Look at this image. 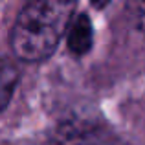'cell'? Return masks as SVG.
<instances>
[{"label":"cell","mask_w":145,"mask_h":145,"mask_svg":"<svg viewBox=\"0 0 145 145\" xmlns=\"http://www.w3.org/2000/svg\"><path fill=\"white\" fill-rule=\"evenodd\" d=\"M75 4L68 0H35L18 11L9 33L15 57L24 63L46 61L57 50L74 18Z\"/></svg>","instance_id":"6da1fadb"},{"label":"cell","mask_w":145,"mask_h":145,"mask_svg":"<svg viewBox=\"0 0 145 145\" xmlns=\"http://www.w3.org/2000/svg\"><path fill=\"white\" fill-rule=\"evenodd\" d=\"M57 145H129L94 125L68 123L59 131Z\"/></svg>","instance_id":"7a4b0ae2"},{"label":"cell","mask_w":145,"mask_h":145,"mask_svg":"<svg viewBox=\"0 0 145 145\" xmlns=\"http://www.w3.org/2000/svg\"><path fill=\"white\" fill-rule=\"evenodd\" d=\"M68 39V48L75 55H85L92 48L94 40V29H92V20L85 11H79L74 15L70 22V28L66 33Z\"/></svg>","instance_id":"3957f363"},{"label":"cell","mask_w":145,"mask_h":145,"mask_svg":"<svg viewBox=\"0 0 145 145\" xmlns=\"http://www.w3.org/2000/svg\"><path fill=\"white\" fill-rule=\"evenodd\" d=\"M18 79V72L13 64L9 63L7 59H4V66H2V81H0V88H2V106L6 108L7 103H9V97L13 94V88L17 85Z\"/></svg>","instance_id":"277c9868"}]
</instances>
